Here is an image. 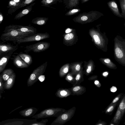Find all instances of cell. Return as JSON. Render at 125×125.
I'll use <instances>...</instances> for the list:
<instances>
[{
	"label": "cell",
	"instance_id": "21",
	"mask_svg": "<svg viewBox=\"0 0 125 125\" xmlns=\"http://www.w3.org/2000/svg\"><path fill=\"white\" fill-rule=\"evenodd\" d=\"M80 0H63L65 8L70 10L76 8L79 5Z\"/></svg>",
	"mask_w": 125,
	"mask_h": 125
},
{
	"label": "cell",
	"instance_id": "28",
	"mask_svg": "<svg viewBox=\"0 0 125 125\" xmlns=\"http://www.w3.org/2000/svg\"><path fill=\"white\" fill-rule=\"evenodd\" d=\"M120 100L118 102L113 104H109L105 109L104 112L106 114L111 115L117 106L118 105Z\"/></svg>",
	"mask_w": 125,
	"mask_h": 125
},
{
	"label": "cell",
	"instance_id": "15",
	"mask_svg": "<svg viewBox=\"0 0 125 125\" xmlns=\"http://www.w3.org/2000/svg\"><path fill=\"white\" fill-rule=\"evenodd\" d=\"M38 110V108L35 107H30L20 111L19 113L24 117H29L34 115Z\"/></svg>",
	"mask_w": 125,
	"mask_h": 125
},
{
	"label": "cell",
	"instance_id": "20",
	"mask_svg": "<svg viewBox=\"0 0 125 125\" xmlns=\"http://www.w3.org/2000/svg\"><path fill=\"white\" fill-rule=\"evenodd\" d=\"M124 114L118 107L116 113L110 123L113 124L115 125H118Z\"/></svg>",
	"mask_w": 125,
	"mask_h": 125
},
{
	"label": "cell",
	"instance_id": "9",
	"mask_svg": "<svg viewBox=\"0 0 125 125\" xmlns=\"http://www.w3.org/2000/svg\"><path fill=\"white\" fill-rule=\"evenodd\" d=\"M12 30L23 32H31L35 33L38 32L36 29L32 26L14 24L6 26L3 32V33L8 32Z\"/></svg>",
	"mask_w": 125,
	"mask_h": 125
},
{
	"label": "cell",
	"instance_id": "32",
	"mask_svg": "<svg viewBox=\"0 0 125 125\" xmlns=\"http://www.w3.org/2000/svg\"><path fill=\"white\" fill-rule=\"evenodd\" d=\"M65 80L68 82L71 83L74 86L75 83V77H74L72 76V74H68L66 76Z\"/></svg>",
	"mask_w": 125,
	"mask_h": 125
},
{
	"label": "cell",
	"instance_id": "35",
	"mask_svg": "<svg viewBox=\"0 0 125 125\" xmlns=\"http://www.w3.org/2000/svg\"><path fill=\"white\" fill-rule=\"evenodd\" d=\"M48 121V120L46 119H42L40 122L37 121L31 124L30 125H46V123Z\"/></svg>",
	"mask_w": 125,
	"mask_h": 125
},
{
	"label": "cell",
	"instance_id": "43",
	"mask_svg": "<svg viewBox=\"0 0 125 125\" xmlns=\"http://www.w3.org/2000/svg\"><path fill=\"white\" fill-rule=\"evenodd\" d=\"M80 69L81 66L79 64L77 65L75 68V70L76 72H78L80 71Z\"/></svg>",
	"mask_w": 125,
	"mask_h": 125
},
{
	"label": "cell",
	"instance_id": "14",
	"mask_svg": "<svg viewBox=\"0 0 125 125\" xmlns=\"http://www.w3.org/2000/svg\"><path fill=\"white\" fill-rule=\"evenodd\" d=\"M13 57L11 59L12 60L13 63L14 65L18 68H27L29 66L28 64L25 62L18 55H12Z\"/></svg>",
	"mask_w": 125,
	"mask_h": 125
},
{
	"label": "cell",
	"instance_id": "33",
	"mask_svg": "<svg viewBox=\"0 0 125 125\" xmlns=\"http://www.w3.org/2000/svg\"><path fill=\"white\" fill-rule=\"evenodd\" d=\"M119 2L122 12L121 14L123 18L125 19V0H119Z\"/></svg>",
	"mask_w": 125,
	"mask_h": 125
},
{
	"label": "cell",
	"instance_id": "38",
	"mask_svg": "<svg viewBox=\"0 0 125 125\" xmlns=\"http://www.w3.org/2000/svg\"><path fill=\"white\" fill-rule=\"evenodd\" d=\"M74 37L73 34L72 33H70L66 34L64 37L65 39L67 40H69L72 39Z\"/></svg>",
	"mask_w": 125,
	"mask_h": 125
},
{
	"label": "cell",
	"instance_id": "6",
	"mask_svg": "<svg viewBox=\"0 0 125 125\" xmlns=\"http://www.w3.org/2000/svg\"><path fill=\"white\" fill-rule=\"evenodd\" d=\"M47 64L46 62L34 70L27 80L28 86H32L38 80L39 77L45 72Z\"/></svg>",
	"mask_w": 125,
	"mask_h": 125
},
{
	"label": "cell",
	"instance_id": "16",
	"mask_svg": "<svg viewBox=\"0 0 125 125\" xmlns=\"http://www.w3.org/2000/svg\"><path fill=\"white\" fill-rule=\"evenodd\" d=\"M56 96L60 98L66 97L72 95V92L71 88H60L57 90L55 94Z\"/></svg>",
	"mask_w": 125,
	"mask_h": 125
},
{
	"label": "cell",
	"instance_id": "47",
	"mask_svg": "<svg viewBox=\"0 0 125 125\" xmlns=\"http://www.w3.org/2000/svg\"><path fill=\"white\" fill-rule=\"evenodd\" d=\"M97 77V76H95L94 78L91 77L89 78V79H88V80H95L96 79Z\"/></svg>",
	"mask_w": 125,
	"mask_h": 125
},
{
	"label": "cell",
	"instance_id": "41",
	"mask_svg": "<svg viewBox=\"0 0 125 125\" xmlns=\"http://www.w3.org/2000/svg\"><path fill=\"white\" fill-rule=\"evenodd\" d=\"M94 84L98 87H100L101 86V84L99 82L98 80H95L94 81Z\"/></svg>",
	"mask_w": 125,
	"mask_h": 125
},
{
	"label": "cell",
	"instance_id": "29",
	"mask_svg": "<svg viewBox=\"0 0 125 125\" xmlns=\"http://www.w3.org/2000/svg\"><path fill=\"white\" fill-rule=\"evenodd\" d=\"M118 107L124 113H125V94H124L120 100L118 105Z\"/></svg>",
	"mask_w": 125,
	"mask_h": 125
},
{
	"label": "cell",
	"instance_id": "49",
	"mask_svg": "<svg viewBox=\"0 0 125 125\" xmlns=\"http://www.w3.org/2000/svg\"><path fill=\"white\" fill-rule=\"evenodd\" d=\"M89 0H81V3L82 4H83L87 2Z\"/></svg>",
	"mask_w": 125,
	"mask_h": 125
},
{
	"label": "cell",
	"instance_id": "42",
	"mask_svg": "<svg viewBox=\"0 0 125 125\" xmlns=\"http://www.w3.org/2000/svg\"><path fill=\"white\" fill-rule=\"evenodd\" d=\"M88 68L86 69V72L87 75V74H89L91 72V67L90 66H89L88 67Z\"/></svg>",
	"mask_w": 125,
	"mask_h": 125
},
{
	"label": "cell",
	"instance_id": "13",
	"mask_svg": "<svg viewBox=\"0 0 125 125\" xmlns=\"http://www.w3.org/2000/svg\"><path fill=\"white\" fill-rule=\"evenodd\" d=\"M13 52L3 53L0 55V73L4 70Z\"/></svg>",
	"mask_w": 125,
	"mask_h": 125
},
{
	"label": "cell",
	"instance_id": "39",
	"mask_svg": "<svg viewBox=\"0 0 125 125\" xmlns=\"http://www.w3.org/2000/svg\"><path fill=\"white\" fill-rule=\"evenodd\" d=\"M107 123L104 121L99 120L98 122L95 124V125H106Z\"/></svg>",
	"mask_w": 125,
	"mask_h": 125
},
{
	"label": "cell",
	"instance_id": "31",
	"mask_svg": "<svg viewBox=\"0 0 125 125\" xmlns=\"http://www.w3.org/2000/svg\"><path fill=\"white\" fill-rule=\"evenodd\" d=\"M81 9L78 8H74L70 10L65 14L66 16H70L76 14L81 11Z\"/></svg>",
	"mask_w": 125,
	"mask_h": 125
},
{
	"label": "cell",
	"instance_id": "11",
	"mask_svg": "<svg viewBox=\"0 0 125 125\" xmlns=\"http://www.w3.org/2000/svg\"><path fill=\"white\" fill-rule=\"evenodd\" d=\"M4 43L0 42V55L4 53L13 52L18 48V44L15 46L11 44Z\"/></svg>",
	"mask_w": 125,
	"mask_h": 125
},
{
	"label": "cell",
	"instance_id": "17",
	"mask_svg": "<svg viewBox=\"0 0 125 125\" xmlns=\"http://www.w3.org/2000/svg\"><path fill=\"white\" fill-rule=\"evenodd\" d=\"M107 4L109 8L115 15L120 18H123L115 1L114 0L109 1L107 3Z\"/></svg>",
	"mask_w": 125,
	"mask_h": 125
},
{
	"label": "cell",
	"instance_id": "25",
	"mask_svg": "<svg viewBox=\"0 0 125 125\" xmlns=\"http://www.w3.org/2000/svg\"><path fill=\"white\" fill-rule=\"evenodd\" d=\"M63 0H41L42 6L50 7L52 5L63 2Z\"/></svg>",
	"mask_w": 125,
	"mask_h": 125
},
{
	"label": "cell",
	"instance_id": "4",
	"mask_svg": "<svg viewBox=\"0 0 125 125\" xmlns=\"http://www.w3.org/2000/svg\"><path fill=\"white\" fill-rule=\"evenodd\" d=\"M66 111L67 110L60 108H50L43 110L31 118L39 119L53 117H57Z\"/></svg>",
	"mask_w": 125,
	"mask_h": 125
},
{
	"label": "cell",
	"instance_id": "23",
	"mask_svg": "<svg viewBox=\"0 0 125 125\" xmlns=\"http://www.w3.org/2000/svg\"><path fill=\"white\" fill-rule=\"evenodd\" d=\"M18 55L22 60L30 66L32 63V56L27 53H25L22 52L18 53Z\"/></svg>",
	"mask_w": 125,
	"mask_h": 125
},
{
	"label": "cell",
	"instance_id": "50",
	"mask_svg": "<svg viewBox=\"0 0 125 125\" xmlns=\"http://www.w3.org/2000/svg\"><path fill=\"white\" fill-rule=\"evenodd\" d=\"M71 31V30L69 28L67 29L65 31V32L66 33H68L70 32Z\"/></svg>",
	"mask_w": 125,
	"mask_h": 125
},
{
	"label": "cell",
	"instance_id": "18",
	"mask_svg": "<svg viewBox=\"0 0 125 125\" xmlns=\"http://www.w3.org/2000/svg\"><path fill=\"white\" fill-rule=\"evenodd\" d=\"M35 4V2L33 3L20 11L15 15L14 19L18 20L28 14L32 10V6Z\"/></svg>",
	"mask_w": 125,
	"mask_h": 125
},
{
	"label": "cell",
	"instance_id": "8",
	"mask_svg": "<svg viewBox=\"0 0 125 125\" xmlns=\"http://www.w3.org/2000/svg\"><path fill=\"white\" fill-rule=\"evenodd\" d=\"M49 37V34L47 32L36 33L19 40L17 42V43L18 44L22 43L38 41L48 38Z\"/></svg>",
	"mask_w": 125,
	"mask_h": 125
},
{
	"label": "cell",
	"instance_id": "22",
	"mask_svg": "<svg viewBox=\"0 0 125 125\" xmlns=\"http://www.w3.org/2000/svg\"><path fill=\"white\" fill-rule=\"evenodd\" d=\"M16 74L14 72L11 76L4 83V89L9 90L13 86L15 83Z\"/></svg>",
	"mask_w": 125,
	"mask_h": 125
},
{
	"label": "cell",
	"instance_id": "44",
	"mask_svg": "<svg viewBox=\"0 0 125 125\" xmlns=\"http://www.w3.org/2000/svg\"><path fill=\"white\" fill-rule=\"evenodd\" d=\"M3 19V15L2 13L0 12V24L2 22Z\"/></svg>",
	"mask_w": 125,
	"mask_h": 125
},
{
	"label": "cell",
	"instance_id": "24",
	"mask_svg": "<svg viewBox=\"0 0 125 125\" xmlns=\"http://www.w3.org/2000/svg\"><path fill=\"white\" fill-rule=\"evenodd\" d=\"M48 20V18L44 17H39L33 19L31 22L34 24L40 26L45 25Z\"/></svg>",
	"mask_w": 125,
	"mask_h": 125
},
{
	"label": "cell",
	"instance_id": "7",
	"mask_svg": "<svg viewBox=\"0 0 125 125\" xmlns=\"http://www.w3.org/2000/svg\"><path fill=\"white\" fill-rule=\"evenodd\" d=\"M50 43L46 42H41L35 44L26 46L24 52L27 53L31 51L34 52H40L46 51L49 48Z\"/></svg>",
	"mask_w": 125,
	"mask_h": 125
},
{
	"label": "cell",
	"instance_id": "19",
	"mask_svg": "<svg viewBox=\"0 0 125 125\" xmlns=\"http://www.w3.org/2000/svg\"><path fill=\"white\" fill-rule=\"evenodd\" d=\"M71 89L73 95H82L86 91L85 87L80 85L73 86Z\"/></svg>",
	"mask_w": 125,
	"mask_h": 125
},
{
	"label": "cell",
	"instance_id": "37",
	"mask_svg": "<svg viewBox=\"0 0 125 125\" xmlns=\"http://www.w3.org/2000/svg\"><path fill=\"white\" fill-rule=\"evenodd\" d=\"M36 0H24L21 4L20 8L31 4Z\"/></svg>",
	"mask_w": 125,
	"mask_h": 125
},
{
	"label": "cell",
	"instance_id": "5",
	"mask_svg": "<svg viewBox=\"0 0 125 125\" xmlns=\"http://www.w3.org/2000/svg\"><path fill=\"white\" fill-rule=\"evenodd\" d=\"M76 107H73L60 114L52 123L51 125H62L70 120L73 116Z\"/></svg>",
	"mask_w": 125,
	"mask_h": 125
},
{
	"label": "cell",
	"instance_id": "2",
	"mask_svg": "<svg viewBox=\"0 0 125 125\" xmlns=\"http://www.w3.org/2000/svg\"><path fill=\"white\" fill-rule=\"evenodd\" d=\"M35 33L31 32H23L15 30L2 33L0 37V40L4 42L10 41L15 44L19 40L25 37L33 35Z\"/></svg>",
	"mask_w": 125,
	"mask_h": 125
},
{
	"label": "cell",
	"instance_id": "52",
	"mask_svg": "<svg viewBox=\"0 0 125 125\" xmlns=\"http://www.w3.org/2000/svg\"><path fill=\"white\" fill-rule=\"evenodd\" d=\"M124 124H125V122H124Z\"/></svg>",
	"mask_w": 125,
	"mask_h": 125
},
{
	"label": "cell",
	"instance_id": "40",
	"mask_svg": "<svg viewBox=\"0 0 125 125\" xmlns=\"http://www.w3.org/2000/svg\"><path fill=\"white\" fill-rule=\"evenodd\" d=\"M45 79V76L44 75H42L38 77V80L41 82H43Z\"/></svg>",
	"mask_w": 125,
	"mask_h": 125
},
{
	"label": "cell",
	"instance_id": "30",
	"mask_svg": "<svg viewBox=\"0 0 125 125\" xmlns=\"http://www.w3.org/2000/svg\"><path fill=\"white\" fill-rule=\"evenodd\" d=\"M75 83L74 86L79 85L84 81L83 75L81 72L77 73L75 77Z\"/></svg>",
	"mask_w": 125,
	"mask_h": 125
},
{
	"label": "cell",
	"instance_id": "3",
	"mask_svg": "<svg viewBox=\"0 0 125 125\" xmlns=\"http://www.w3.org/2000/svg\"><path fill=\"white\" fill-rule=\"evenodd\" d=\"M104 15L103 14L97 11L92 10L81 13L73 19L75 22L86 23L94 21Z\"/></svg>",
	"mask_w": 125,
	"mask_h": 125
},
{
	"label": "cell",
	"instance_id": "45",
	"mask_svg": "<svg viewBox=\"0 0 125 125\" xmlns=\"http://www.w3.org/2000/svg\"><path fill=\"white\" fill-rule=\"evenodd\" d=\"M117 88L116 87L113 86L110 88V91L112 92H115L117 90Z\"/></svg>",
	"mask_w": 125,
	"mask_h": 125
},
{
	"label": "cell",
	"instance_id": "34",
	"mask_svg": "<svg viewBox=\"0 0 125 125\" xmlns=\"http://www.w3.org/2000/svg\"><path fill=\"white\" fill-rule=\"evenodd\" d=\"M123 95V93H121L119 94L113 99L110 104H113L119 101L120 100Z\"/></svg>",
	"mask_w": 125,
	"mask_h": 125
},
{
	"label": "cell",
	"instance_id": "46",
	"mask_svg": "<svg viewBox=\"0 0 125 125\" xmlns=\"http://www.w3.org/2000/svg\"><path fill=\"white\" fill-rule=\"evenodd\" d=\"M108 73L107 72H104L103 74L102 75L104 77H106L108 76Z\"/></svg>",
	"mask_w": 125,
	"mask_h": 125
},
{
	"label": "cell",
	"instance_id": "36",
	"mask_svg": "<svg viewBox=\"0 0 125 125\" xmlns=\"http://www.w3.org/2000/svg\"><path fill=\"white\" fill-rule=\"evenodd\" d=\"M3 79L2 78L1 73L0 75V94H1L3 92H4V83L3 82Z\"/></svg>",
	"mask_w": 125,
	"mask_h": 125
},
{
	"label": "cell",
	"instance_id": "27",
	"mask_svg": "<svg viewBox=\"0 0 125 125\" xmlns=\"http://www.w3.org/2000/svg\"><path fill=\"white\" fill-rule=\"evenodd\" d=\"M101 60L103 63L109 68L113 69H117L116 65L110 59L105 58L102 59Z\"/></svg>",
	"mask_w": 125,
	"mask_h": 125
},
{
	"label": "cell",
	"instance_id": "10",
	"mask_svg": "<svg viewBox=\"0 0 125 125\" xmlns=\"http://www.w3.org/2000/svg\"><path fill=\"white\" fill-rule=\"evenodd\" d=\"M36 119H28L14 118L9 119L0 122V125H30L37 121Z\"/></svg>",
	"mask_w": 125,
	"mask_h": 125
},
{
	"label": "cell",
	"instance_id": "12",
	"mask_svg": "<svg viewBox=\"0 0 125 125\" xmlns=\"http://www.w3.org/2000/svg\"><path fill=\"white\" fill-rule=\"evenodd\" d=\"M24 0H10L9 2L7 8L8 14H11L20 8Z\"/></svg>",
	"mask_w": 125,
	"mask_h": 125
},
{
	"label": "cell",
	"instance_id": "1",
	"mask_svg": "<svg viewBox=\"0 0 125 125\" xmlns=\"http://www.w3.org/2000/svg\"><path fill=\"white\" fill-rule=\"evenodd\" d=\"M114 42L115 59L119 64L125 66V39L117 35Z\"/></svg>",
	"mask_w": 125,
	"mask_h": 125
},
{
	"label": "cell",
	"instance_id": "51",
	"mask_svg": "<svg viewBox=\"0 0 125 125\" xmlns=\"http://www.w3.org/2000/svg\"><path fill=\"white\" fill-rule=\"evenodd\" d=\"M124 26H125V23H124Z\"/></svg>",
	"mask_w": 125,
	"mask_h": 125
},
{
	"label": "cell",
	"instance_id": "26",
	"mask_svg": "<svg viewBox=\"0 0 125 125\" xmlns=\"http://www.w3.org/2000/svg\"><path fill=\"white\" fill-rule=\"evenodd\" d=\"M14 72V71L11 68H8L4 70L1 74L4 82L11 76Z\"/></svg>",
	"mask_w": 125,
	"mask_h": 125
},
{
	"label": "cell",
	"instance_id": "48",
	"mask_svg": "<svg viewBox=\"0 0 125 125\" xmlns=\"http://www.w3.org/2000/svg\"><path fill=\"white\" fill-rule=\"evenodd\" d=\"M23 105L20 106H19L18 107H17L15 109H14L12 111L9 113V114H10L12 112H14V111H15V110H17V109H18L21 107Z\"/></svg>",
	"mask_w": 125,
	"mask_h": 125
}]
</instances>
